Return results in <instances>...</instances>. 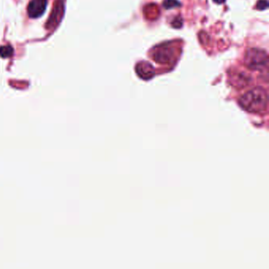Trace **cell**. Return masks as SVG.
<instances>
[{
    "label": "cell",
    "instance_id": "6da1fadb",
    "mask_svg": "<svg viewBox=\"0 0 269 269\" xmlns=\"http://www.w3.org/2000/svg\"><path fill=\"white\" fill-rule=\"evenodd\" d=\"M239 104L242 108L249 112L260 113L266 109L267 105V94L262 88L251 89L241 97Z\"/></svg>",
    "mask_w": 269,
    "mask_h": 269
},
{
    "label": "cell",
    "instance_id": "7a4b0ae2",
    "mask_svg": "<svg viewBox=\"0 0 269 269\" xmlns=\"http://www.w3.org/2000/svg\"><path fill=\"white\" fill-rule=\"evenodd\" d=\"M246 63L248 68L255 71H261L267 68V55L264 51L250 49L246 55Z\"/></svg>",
    "mask_w": 269,
    "mask_h": 269
},
{
    "label": "cell",
    "instance_id": "3957f363",
    "mask_svg": "<svg viewBox=\"0 0 269 269\" xmlns=\"http://www.w3.org/2000/svg\"><path fill=\"white\" fill-rule=\"evenodd\" d=\"M65 13V1L64 0H56L51 15L45 24V28L47 30H54L56 29L63 19Z\"/></svg>",
    "mask_w": 269,
    "mask_h": 269
},
{
    "label": "cell",
    "instance_id": "277c9868",
    "mask_svg": "<svg viewBox=\"0 0 269 269\" xmlns=\"http://www.w3.org/2000/svg\"><path fill=\"white\" fill-rule=\"evenodd\" d=\"M47 0H31L27 8L29 16L31 19H38L45 12Z\"/></svg>",
    "mask_w": 269,
    "mask_h": 269
},
{
    "label": "cell",
    "instance_id": "5b68a950",
    "mask_svg": "<svg viewBox=\"0 0 269 269\" xmlns=\"http://www.w3.org/2000/svg\"><path fill=\"white\" fill-rule=\"evenodd\" d=\"M173 49L168 46H162L160 49L155 51L154 59L159 62H169L172 58Z\"/></svg>",
    "mask_w": 269,
    "mask_h": 269
},
{
    "label": "cell",
    "instance_id": "8992f818",
    "mask_svg": "<svg viewBox=\"0 0 269 269\" xmlns=\"http://www.w3.org/2000/svg\"><path fill=\"white\" fill-rule=\"evenodd\" d=\"M136 71L139 76L145 80L151 79L155 74L153 65L146 62H140V63L138 64L136 66Z\"/></svg>",
    "mask_w": 269,
    "mask_h": 269
},
{
    "label": "cell",
    "instance_id": "52a82bcc",
    "mask_svg": "<svg viewBox=\"0 0 269 269\" xmlns=\"http://www.w3.org/2000/svg\"><path fill=\"white\" fill-rule=\"evenodd\" d=\"M14 54L13 47L10 45L0 47V56L4 58H10Z\"/></svg>",
    "mask_w": 269,
    "mask_h": 269
},
{
    "label": "cell",
    "instance_id": "ba28073f",
    "mask_svg": "<svg viewBox=\"0 0 269 269\" xmlns=\"http://www.w3.org/2000/svg\"><path fill=\"white\" fill-rule=\"evenodd\" d=\"M179 6L178 0H165L164 2V7L166 9H171Z\"/></svg>",
    "mask_w": 269,
    "mask_h": 269
},
{
    "label": "cell",
    "instance_id": "9c48e42d",
    "mask_svg": "<svg viewBox=\"0 0 269 269\" xmlns=\"http://www.w3.org/2000/svg\"><path fill=\"white\" fill-rule=\"evenodd\" d=\"M268 8V2L267 0H259L258 3L256 4V8L260 11L266 10Z\"/></svg>",
    "mask_w": 269,
    "mask_h": 269
},
{
    "label": "cell",
    "instance_id": "30bf717a",
    "mask_svg": "<svg viewBox=\"0 0 269 269\" xmlns=\"http://www.w3.org/2000/svg\"><path fill=\"white\" fill-rule=\"evenodd\" d=\"M213 1H214V3H216V4H224V3H225L226 0H213Z\"/></svg>",
    "mask_w": 269,
    "mask_h": 269
}]
</instances>
